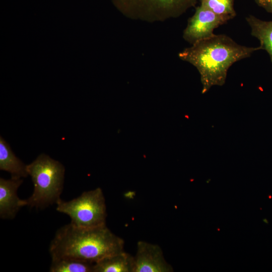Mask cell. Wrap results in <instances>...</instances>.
<instances>
[{
	"mask_svg": "<svg viewBox=\"0 0 272 272\" xmlns=\"http://www.w3.org/2000/svg\"><path fill=\"white\" fill-rule=\"evenodd\" d=\"M260 49V46L241 45L226 35L215 34L185 48L178 53V56L198 70L202 84L201 93L205 94L213 86L225 84L228 71L233 64Z\"/></svg>",
	"mask_w": 272,
	"mask_h": 272,
	"instance_id": "6da1fadb",
	"label": "cell"
},
{
	"mask_svg": "<svg viewBox=\"0 0 272 272\" xmlns=\"http://www.w3.org/2000/svg\"><path fill=\"white\" fill-rule=\"evenodd\" d=\"M124 240L106 225L85 229L71 223L56 232L49 246L51 258H64L95 263L124 250Z\"/></svg>",
	"mask_w": 272,
	"mask_h": 272,
	"instance_id": "7a4b0ae2",
	"label": "cell"
},
{
	"mask_svg": "<svg viewBox=\"0 0 272 272\" xmlns=\"http://www.w3.org/2000/svg\"><path fill=\"white\" fill-rule=\"evenodd\" d=\"M27 170L34 189L28 198L22 199L23 207L42 209L56 203L63 190L65 171L63 165L42 154L27 165Z\"/></svg>",
	"mask_w": 272,
	"mask_h": 272,
	"instance_id": "3957f363",
	"label": "cell"
},
{
	"mask_svg": "<svg viewBox=\"0 0 272 272\" xmlns=\"http://www.w3.org/2000/svg\"><path fill=\"white\" fill-rule=\"evenodd\" d=\"M56 204V211L68 215L75 227L90 229L106 225L105 199L100 187L85 191L70 201L60 199Z\"/></svg>",
	"mask_w": 272,
	"mask_h": 272,
	"instance_id": "277c9868",
	"label": "cell"
},
{
	"mask_svg": "<svg viewBox=\"0 0 272 272\" xmlns=\"http://www.w3.org/2000/svg\"><path fill=\"white\" fill-rule=\"evenodd\" d=\"M198 0H112L116 8L131 19L148 22L176 18L194 7Z\"/></svg>",
	"mask_w": 272,
	"mask_h": 272,
	"instance_id": "5b68a950",
	"label": "cell"
},
{
	"mask_svg": "<svg viewBox=\"0 0 272 272\" xmlns=\"http://www.w3.org/2000/svg\"><path fill=\"white\" fill-rule=\"evenodd\" d=\"M229 20L228 18L217 15L200 5L188 19L183 38L191 45L210 38L215 35L214 31L216 28Z\"/></svg>",
	"mask_w": 272,
	"mask_h": 272,
	"instance_id": "8992f818",
	"label": "cell"
},
{
	"mask_svg": "<svg viewBox=\"0 0 272 272\" xmlns=\"http://www.w3.org/2000/svg\"><path fill=\"white\" fill-rule=\"evenodd\" d=\"M134 272H171L172 266L165 259L161 248L144 241L137 243Z\"/></svg>",
	"mask_w": 272,
	"mask_h": 272,
	"instance_id": "52a82bcc",
	"label": "cell"
},
{
	"mask_svg": "<svg viewBox=\"0 0 272 272\" xmlns=\"http://www.w3.org/2000/svg\"><path fill=\"white\" fill-rule=\"evenodd\" d=\"M22 178H0V217L3 219L15 218L23 207L22 199L17 195V190L23 183Z\"/></svg>",
	"mask_w": 272,
	"mask_h": 272,
	"instance_id": "ba28073f",
	"label": "cell"
},
{
	"mask_svg": "<svg viewBox=\"0 0 272 272\" xmlns=\"http://www.w3.org/2000/svg\"><path fill=\"white\" fill-rule=\"evenodd\" d=\"M134 257L124 251L105 257L94 265V272H134Z\"/></svg>",
	"mask_w": 272,
	"mask_h": 272,
	"instance_id": "9c48e42d",
	"label": "cell"
},
{
	"mask_svg": "<svg viewBox=\"0 0 272 272\" xmlns=\"http://www.w3.org/2000/svg\"><path fill=\"white\" fill-rule=\"evenodd\" d=\"M0 169L9 172L11 178H21L29 175L26 165L17 158L9 145L0 137Z\"/></svg>",
	"mask_w": 272,
	"mask_h": 272,
	"instance_id": "30bf717a",
	"label": "cell"
},
{
	"mask_svg": "<svg viewBox=\"0 0 272 272\" xmlns=\"http://www.w3.org/2000/svg\"><path fill=\"white\" fill-rule=\"evenodd\" d=\"M251 34L260 42V46L268 53L272 62V21L260 20L253 15L246 17Z\"/></svg>",
	"mask_w": 272,
	"mask_h": 272,
	"instance_id": "8fae6325",
	"label": "cell"
},
{
	"mask_svg": "<svg viewBox=\"0 0 272 272\" xmlns=\"http://www.w3.org/2000/svg\"><path fill=\"white\" fill-rule=\"evenodd\" d=\"M95 263L64 258H51L50 272H94Z\"/></svg>",
	"mask_w": 272,
	"mask_h": 272,
	"instance_id": "7c38bea8",
	"label": "cell"
},
{
	"mask_svg": "<svg viewBox=\"0 0 272 272\" xmlns=\"http://www.w3.org/2000/svg\"><path fill=\"white\" fill-rule=\"evenodd\" d=\"M200 5L211 10L214 13L233 19L236 15L234 8V0H199Z\"/></svg>",
	"mask_w": 272,
	"mask_h": 272,
	"instance_id": "4fadbf2b",
	"label": "cell"
},
{
	"mask_svg": "<svg viewBox=\"0 0 272 272\" xmlns=\"http://www.w3.org/2000/svg\"><path fill=\"white\" fill-rule=\"evenodd\" d=\"M255 2L257 5L272 14V0H255Z\"/></svg>",
	"mask_w": 272,
	"mask_h": 272,
	"instance_id": "5bb4252c",
	"label": "cell"
}]
</instances>
